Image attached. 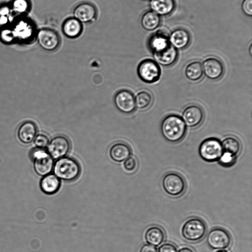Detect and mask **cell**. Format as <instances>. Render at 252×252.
<instances>
[{"label": "cell", "mask_w": 252, "mask_h": 252, "mask_svg": "<svg viewBox=\"0 0 252 252\" xmlns=\"http://www.w3.org/2000/svg\"><path fill=\"white\" fill-rule=\"evenodd\" d=\"M160 130L162 136L167 141L176 143L185 136L187 127L182 118L176 114H170L162 121Z\"/></svg>", "instance_id": "6da1fadb"}, {"label": "cell", "mask_w": 252, "mask_h": 252, "mask_svg": "<svg viewBox=\"0 0 252 252\" xmlns=\"http://www.w3.org/2000/svg\"><path fill=\"white\" fill-rule=\"evenodd\" d=\"M53 170L60 180L72 181L77 178L81 172V168L78 161L70 157H63L54 163Z\"/></svg>", "instance_id": "7a4b0ae2"}, {"label": "cell", "mask_w": 252, "mask_h": 252, "mask_svg": "<svg viewBox=\"0 0 252 252\" xmlns=\"http://www.w3.org/2000/svg\"><path fill=\"white\" fill-rule=\"evenodd\" d=\"M207 227L205 222L198 218H192L183 224L182 235L186 240L196 242L201 240L205 236Z\"/></svg>", "instance_id": "3957f363"}, {"label": "cell", "mask_w": 252, "mask_h": 252, "mask_svg": "<svg viewBox=\"0 0 252 252\" xmlns=\"http://www.w3.org/2000/svg\"><path fill=\"white\" fill-rule=\"evenodd\" d=\"M199 154L207 162L218 161L223 153L221 142L216 138H209L202 141L199 147Z\"/></svg>", "instance_id": "277c9868"}, {"label": "cell", "mask_w": 252, "mask_h": 252, "mask_svg": "<svg viewBox=\"0 0 252 252\" xmlns=\"http://www.w3.org/2000/svg\"><path fill=\"white\" fill-rule=\"evenodd\" d=\"M137 72L139 78L147 83L157 82L161 75V69L158 64L151 59L141 61L137 66Z\"/></svg>", "instance_id": "5b68a950"}, {"label": "cell", "mask_w": 252, "mask_h": 252, "mask_svg": "<svg viewBox=\"0 0 252 252\" xmlns=\"http://www.w3.org/2000/svg\"><path fill=\"white\" fill-rule=\"evenodd\" d=\"M162 186L167 194L176 197L183 193L186 189V182L181 175L171 172L163 176Z\"/></svg>", "instance_id": "8992f818"}, {"label": "cell", "mask_w": 252, "mask_h": 252, "mask_svg": "<svg viewBox=\"0 0 252 252\" xmlns=\"http://www.w3.org/2000/svg\"><path fill=\"white\" fill-rule=\"evenodd\" d=\"M34 159V169L35 172L41 176L47 175L53 170L54 159L48 153L41 149H38L32 153Z\"/></svg>", "instance_id": "52a82bcc"}, {"label": "cell", "mask_w": 252, "mask_h": 252, "mask_svg": "<svg viewBox=\"0 0 252 252\" xmlns=\"http://www.w3.org/2000/svg\"><path fill=\"white\" fill-rule=\"evenodd\" d=\"M36 37L39 46L44 50L53 51L57 49L61 44L59 34L55 30L42 28L37 32Z\"/></svg>", "instance_id": "ba28073f"}, {"label": "cell", "mask_w": 252, "mask_h": 252, "mask_svg": "<svg viewBox=\"0 0 252 252\" xmlns=\"http://www.w3.org/2000/svg\"><path fill=\"white\" fill-rule=\"evenodd\" d=\"M231 242L229 233L224 228L215 227L211 229L207 236V243L213 249L221 250L228 248Z\"/></svg>", "instance_id": "9c48e42d"}, {"label": "cell", "mask_w": 252, "mask_h": 252, "mask_svg": "<svg viewBox=\"0 0 252 252\" xmlns=\"http://www.w3.org/2000/svg\"><path fill=\"white\" fill-rule=\"evenodd\" d=\"M73 17L82 24H88L94 22L97 15V10L93 3L82 2L75 6L72 12Z\"/></svg>", "instance_id": "30bf717a"}, {"label": "cell", "mask_w": 252, "mask_h": 252, "mask_svg": "<svg viewBox=\"0 0 252 252\" xmlns=\"http://www.w3.org/2000/svg\"><path fill=\"white\" fill-rule=\"evenodd\" d=\"M70 149L69 140L64 136L58 135L54 137L47 147V152L54 159L65 157Z\"/></svg>", "instance_id": "8fae6325"}, {"label": "cell", "mask_w": 252, "mask_h": 252, "mask_svg": "<svg viewBox=\"0 0 252 252\" xmlns=\"http://www.w3.org/2000/svg\"><path fill=\"white\" fill-rule=\"evenodd\" d=\"M114 101L117 108L124 113H131L136 108L135 97L131 92L127 90L118 91L115 95Z\"/></svg>", "instance_id": "7c38bea8"}, {"label": "cell", "mask_w": 252, "mask_h": 252, "mask_svg": "<svg viewBox=\"0 0 252 252\" xmlns=\"http://www.w3.org/2000/svg\"><path fill=\"white\" fill-rule=\"evenodd\" d=\"M153 55L155 61L158 64L168 66L176 62L178 53L177 49L169 43L164 48L154 51Z\"/></svg>", "instance_id": "4fadbf2b"}, {"label": "cell", "mask_w": 252, "mask_h": 252, "mask_svg": "<svg viewBox=\"0 0 252 252\" xmlns=\"http://www.w3.org/2000/svg\"><path fill=\"white\" fill-rule=\"evenodd\" d=\"M182 118L186 126L194 127L198 126L203 121L204 112L200 106L190 105L184 110Z\"/></svg>", "instance_id": "5bb4252c"}, {"label": "cell", "mask_w": 252, "mask_h": 252, "mask_svg": "<svg viewBox=\"0 0 252 252\" xmlns=\"http://www.w3.org/2000/svg\"><path fill=\"white\" fill-rule=\"evenodd\" d=\"M203 73L209 79L217 80L224 72V66L220 61L215 58H209L203 63Z\"/></svg>", "instance_id": "9a60e30c"}, {"label": "cell", "mask_w": 252, "mask_h": 252, "mask_svg": "<svg viewBox=\"0 0 252 252\" xmlns=\"http://www.w3.org/2000/svg\"><path fill=\"white\" fill-rule=\"evenodd\" d=\"M62 32L63 34L69 38L79 37L83 32V24L75 18L69 17L62 24Z\"/></svg>", "instance_id": "2e32d148"}, {"label": "cell", "mask_w": 252, "mask_h": 252, "mask_svg": "<svg viewBox=\"0 0 252 252\" xmlns=\"http://www.w3.org/2000/svg\"><path fill=\"white\" fill-rule=\"evenodd\" d=\"M169 41L176 49H184L189 43L190 35L189 32L185 29H177L169 36Z\"/></svg>", "instance_id": "e0dca14e"}, {"label": "cell", "mask_w": 252, "mask_h": 252, "mask_svg": "<svg viewBox=\"0 0 252 252\" xmlns=\"http://www.w3.org/2000/svg\"><path fill=\"white\" fill-rule=\"evenodd\" d=\"M36 133L35 125L32 122L27 121L20 126L18 130V137L22 142L28 144L34 140Z\"/></svg>", "instance_id": "ac0fdd59"}, {"label": "cell", "mask_w": 252, "mask_h": 252, "mask_svg": "<svg viewBox=\"0 0 252 252\" xmlns=\"http://www.w3.org/2000/svg\"><path fill=\"white\" fill-rule=\"evenodd\" d=\"M110 156L115 161H125L130 156L131 150L126 144L118 142L113 144L109 151Z\"/></svg>", "instance_id": "d6986e66"}, {"label": "cell", "mask_w": 252, "mask_h": 252, "mask_svg": "<svg viewBox=\"0 0 252 252\" xmlns=\"http://www.w3.org/2000/svg\"><path fill=\"white\" fill-rule=\"evenodd\" d=\"M150 6L152 11L159 16L170 14L174 9V0H150Z\"/></svg>", "instance_id": "ffe728a7"}, {"label": "cell", "mask_w": 252, "mask_h": 252, "mask_svg": "<svg viewBox=\"0 0 252 252\" xmlns=\"http://www.w3.org/2000/svg\"><path fill=\"white\" fill-rule=\"evenodd\" d=\"M60 180L54 174H49L43 176L40 182V187L45 193L52 194L60 188Z\"/></svg>", "instance_id": "44dd1931"}, {"label": "cell", "mask_w": 252, "mask_h": 252, "mask_svg": "<svg viewBox=\"0 0 252 252\" xmlns=\"http://www.w3.org/2000/svg\"><path fill=\"white\" fill-rule=\"evenodd\" d=\"M145 238L146 242L150 245L158 247L164 240L165 234L161 228L154 225L150 227L146 231Z\"/></svg>", "instance_id": "7402d4cb"}, {"label": "cell", "mask_w": 252, "mask_h": 252, "mask_svg": "<svg viewBox=\"0 0 252 252\" xmlns=\"http://www.w3.org/2000/svg\"><path fill=\"white\" fill-rule=\"evenodd\" d=\"M159 16L153 11L145 12L142 16L141 24L142 27L147 31H153L159 25Z\"/></svg>", "instance_id": "603a6c76"}, {"label": "cell", "mask_w": 252, "mask_h": 252, "mask_svg": "<svg viewBox=\"0 0 252 252\" xmlns=\"http://www.w3.org/2000/svg\"><path fill=\"white\" fill-rule=\"evenodd\" d=\"M221 143L223 152L227 153L233 157H237L241 149V143L237 138L228 137Z\"/></svg>", "instance_id": "cb8c5ba5"}, {"label": "cell", "mask_w": 252, "mask_h": 252, "mask_svg": "<svg viewBox=\"0 0 252 252\" xmlns=\"http://www.w3.org/2000/svg\"><path fill=\"white\" fill-rule=\"evenodd\" d=\"M185 73L190 81L195 82L200 80L203 74L202 64L198 61L189 63L185 68Z\"/></svg>", "instance_id": "d4e9b609"}, {"label": "cell", "mask_w": 252, "mask_h": 252, "mask_svg": "<svg viewBox=\"0 0 252 252\" xmlns=\"http://www.w3.org/2000/svg\"><path fill=\"white\" fill-rule=\"evenodd\" d=\"M169 43V36L163 32H158L150 39L149 44L153 52L160 49Z\"/></svg>", "instance_id": "484cf974"}, {"label": "cell", "mask_w": 252, "mask_h": 252, "mask_svg": "<svg viewBox=\"0 0 252 252\" xmlns=\"http://www.w3.org/2000/svg\"><path fill=\"white\" fill-rule=\"evenodd\" d=\"M13 31L15 37L26 40L33 34V29L27 22L21 21L18 22Z\"/></svg>", "instance_id": "4316f807"}, {"label": "cell", "mask_w": 252, "mask_h": 252, "mask_svg": "<svg viewBox=\"0 0 252 252\" xmlns=\"http://www.w3.org/2000/svg\"><path fill=\"white\" fill-rule=\"evenodd\" d=\"M152 101V94L146 91L139 92L135 97L136 107L140 109H144L150 106Z\"/></svg>", "instance_id": "83f0119b"}, {"label": "cell", "mask_w": 252, "mask_h": 252, "mask_svg": "<svg viewBox=\"0 0 252 252\" xmlns=\"http://www.w3.org/2000/svg\"><path fill=\"white\" fill-rule=\"evenodd\" d=\"M29 7L28 0H13L11 4L12 9L17 13H24L27 11Z\"/></svg>", "instance_id": "f1b7e54d"}, {"label": "cell", "mask_w": 252, "mask_h": 252, "mask_svg": "<svg viewBox=\"0 0 252 252\" xmlns=\"http://www.w3.org/2000/svg\"><path fill=\"white\" fill-rule=\"evenodd\" d=\"M49 143L48 138L44 134H38L34 139V144L38 149H43L47 148Z\"/></svg>", "instance_id": "f546056e"}, {"label": "cell", "mask_w": 252, "mask_h": 252, "mask_svg": "<svg viewBox=\"0 0 252 252\" xmlns=\"http://www.w3.org/2000/svg\"><path fill=\"white\" fill-rule=\"evenodd\" d=\"M236 158L233 157L227 153L223 152L218 161L219 164L221 165L224 167H230L234 164Z\"/></svg>", "instance_id": "4dcf8cb0"}, {"label": "cell", "mask_w": 252, "mask_h": 252, "mask_svg": "<svg viewBox=\"0 0 252 252\" xmlns=\"http://www.w3.org/2000/svg\"><path fill=\"white\" fill-rule=\"evenodd\" d=\"M137 164L136 158L134 157L130 156L125 160L124 166L126 171L132 172L136 169Z\"/></svg>", "instance_id": "1f68e13d"}, {"label": "cell", "mask_w": 252, "mask_h": 252, "mask_svg": "<svg viewBox=\"0 0 252 252\" xmlns=\"http://www.w3.org/2000/svg\"><path fill=\"white\" fill-rule=\"evenodd\" d=\"M14 37L15 36L13 31L5 29L1 32L0 38L4 42L7 43L10 42L13 40Z\"/></svg>", "instance_id": "d6a6232c"}, {"label": "cell", "mask_w": 252, "mask_h": 252, "mask_svg": "<svg viewBox=\"0 0 252 252\" xmlns=\"http://www.w3.org/2000/svg\"><path fill=\"white\" fill-rule=\"evenodd\" d=\"M242 9L248 16L252 15V0H243L242 3Z\"/></svg>", "instance_id": "836d02e7"}, {"label": "cell", "mask_w": 252, "mask_h": 252, "mask_svg": "<svg viewBox=\"0 0 252 252\" xmlns=\"http://www.w3.org/2000/svg\"><path fill=\"white\" fill-rule=\"evenodd\" d=\"M158 252H178V251L174 245L166 243L159 247Z\"/></svg>", "instance_id": "e575fe53"}, {"label": "cell", "mask_w": 252, "mask_h": 252, "mask_svg": "<svg viewBox=\"0 0 252 252\" xmlns=\"http://www.w3.org/2000/svg\"><path fill=\"white\" fill-rule=\"evenodd\" d=\"M139 252H158V251L155 246L150 244H145L141 247Z\"/></svg>", "instance_id": "d590c367"}, {"label": "cell", "mask_w": 252, "mask_h": 252, "mask_svg": "<svg viewBox=\"0 0 252 252\" xmlns=\"http://www.w3.org/2000/svg\"><path fill=\"white\" fill-rule=\"evenodd\" d=\"M9 11V8L6 6L0 8V16H7Z\"/></svg>", "instance_id": "8d00e7d4"}, {"label": "cell", "mask_w": 252, "mask_h": 252, "mask_svg": "<svg viewBox=\"0 0 252 252\" xmlns=\"http://www.w3.org/2000/svg\"><path fill=\"white\" fill-rule=\"evenodd\" d=\"M8 19L6 16H0V25L3 26L7 23Z\"/></svg>", "instance_id": "74e56055"}, {"label": "cell", "mask_w": 252, "mask_h": 252, "mask_svg": "<svg viewBox=\"0 0 252 252\" xmlns=\"http://www.w3.org/2000/svg\"><path fill=\"white\" fill-rule=\"evenodd\" d=\"M178 252H194V251L188 247H184L179 250Z\"/></svg>", "instance_id": "f35d334b"}, {"label": "cell", "mask_w": 252, "mask_h": 252, "mask_svg": "<svg viewBox=\"0 0 252 252\" xmlns=\"http://www.w3.org/2000/svg\"><path fill=\"white\" fill-rule=\"evenodd\" d=\"M215 252H229L227 250L224 249L219 250Z\"/></svg>", "instance_id": "ab89813d"}, {"label": "cell", "mask_w": 252, "mask_h": 252, "mask_svg": "<svg viewBox=\"0 0 252 252\" xmlns=\"http://www.w3.org/2000/svg\"><path fill=\"white\" fill-rule=\"evenodd\" d=\"M252 45H250V54L252 55Z\"/></svg>", "instance_id": "60d3db41"}]
</instances>
